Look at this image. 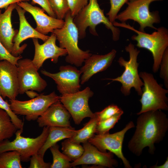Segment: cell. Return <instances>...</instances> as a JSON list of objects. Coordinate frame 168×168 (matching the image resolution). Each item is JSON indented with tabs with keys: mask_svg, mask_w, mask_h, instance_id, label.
I'll return each mask as SVG.
<instances>
[{
	"mask_svg": "<svg viewBox=\"0 0 168 168\" xmlns=\"http://www.w3.org/2000/svg\"><path fill=\"white\" fill-rule=\"evenodd\" d=\"M138 115L136 130L128 142V148L138 156L146 147H148L149 153L153 155L155 144L163 140L168 130V118L159 110L146 111Z\"/></svg>",
	"mask_w": 168,
	"mask_h": 168,
	"instance_id": "1",
	"label": "cell"
},
{
	"mask_svg": "<svg viewBox=\"0 0 168 168\" xmlns=\"http://www.w3.org/2000/svg\"><path fill=\"white\" fill-rule=\"evenodd\" d=\"M113 24L115 27L127 29L137 33V35L132 36V40L137 42L138 47L146 49L151 53L153 59L152 70L154 72H157L164 53L168 48V29L161 26L150 34L138 30L125 22L119 23L115 21Z\"/></svg>",
	"mask_w": 168,
	"mask_h": 168,
	"instance_id": "2",
	"label": "cell"
},
{
	"mask_svg": "<svg viewBox=\"0 0 168 168\" xmlns=\"http://www.w3.org/2000/svg\"><path fill=\"white\" fill-rule=\"evenodd\" d=\"M89 1L88 4L73 19V21L78 30L79 39H82L85 37L86 30L88 27L91 34L98 36L96 27L102 23L107 29L111 30L113 40L115 41L118 40L120 35V29L114 26L105 16L104 10L100 8L97 0Z\"/></svg>",
	"mask_w": 168,
	"mask_h": 168,
	"instance_id": "3",
	"label": "cell"
},
{
	"mask_svg": "<svg viewBox=\"0 0 168 168\" xmlns=\"http://www.w3.org/2000/svg\"><path fill=\"white\" fill-rule=\"evenodd\" d=\"M73 18L69 10L64 18L63 26L54 30L52 33L55 34L59 47L67 51L66 62L78 67L81 66L84 61L92 54L89 50L83 51L79 47L78 32L73 21Z\"/></svg>",
	"mask_w": 168,
	"mask_h": 168,
	"instance_id": "4",
	"label": "cell"
},
{
	"mask_svg": "<svg viewBox=\"0 0 168 168\" xmlns=\"http://www.w3.org/2000/svg\"><path fill=\"white\" fill-rule=\"evenodd\" d=\"M125 50L129 53V60L126 61L122 57H120L118 60L119 65L124 68L123 73L116 78L106 79L111 80L112 82H120L122 85L121 91L125 96L130 95L132 88H134L138 94L141 96L143 83L138 73L139 64L137 62V58L140 51L131 43L125 47Z\"/></svg>",
	"mask_w": 168,
	"mask_h": 168,
	"instance_id": "5",
	"label": "cell"
},
{
	"mask_svg": "<svg viewBox=\"0 0 168 168\" xmlns=\"http://www.w3.org/2000/svg\"><path fill=\"white\" fill-rule=\"evenodd\" d=\"M139 75L143 80V85L139 100L141 108L137 114L151 110H167L168 99L166 94L168 90L159 84L151 73L141 72Z\"/></svg>",
	"mask_w": 168,
	"mask_h": 168,
	"instance_id": "6",
	"label": "cell"
},
{
	"mask_svg": "<svg viewBox=\"0 0 168 168\" xmlns=\"http://www.w3.org/2000/svg\"><path fill=\"white\" fill-rule=\"evenodd\" d=\"M163 0H128L126 2L127 7L118 14L116 19L121 22H125L129 20H133L139 24V30L142 32H145L144 29L147 27L156 30L157 28L153 24L161 22L159 12L158 11L151 12L149 6L153 2Z\"/></svg>",
	"mask_w": 168,
	"mask_h": 168,
	"instance_id": "7",
	"label": "cell"
},
{
	"mask_svg": "<svg viewBox=\"0 0 168 168\" xmlns=\"http://www.w3.org/2000/svg\"><path fill=\"white\" fill-rule=\"evenodd\" d=\"M49 127H43L40 134L35 138L25 137L21 136L23 130L17 129L16 137L12 141L6 140L0 143V153L9 151H16L20 155L21 162L30 161L31 156L38 152L48 136Z\"/></svg>",
	"mask_w": 168,
	"mask_h": 168,
	"instance_id": "8",
	"label": "cell"
},
{
	"mask_svg": "<svg viewBox=\"0 0 168 168\" xmlns=\"http://www.w3.org/2000/svg\"><path fill=\"white\" fill-rule=\"evenodd\" d=\"M60 96L54 91L50 94H43L31 99L20 101L9 100L10 108L16 115L25 116L28 121L35 120L54 103L60 100Z\"/></svg>",
	"mask_w": 168,
	"mask_h": 168,
	"instance_id": "9",
	"label": "cell"
},
{
	"mask_svg": "<svg viewBox=\"0 0 168 168\" xmlns=\"http://www.w3.org/2000/svg\"><path fill=\"white\" fill-rule=\"evenodd\" d=\"M93 95L90 88L87 87L82 91L60 96V101L69 112L75 124H80L85 118L94 116L95 113L88 104L89 99Z\"/></svg>",
	"mask_w": 168,
	"mask_h": 168,
	"instance_id": "10",
	"label": "cell"
},
{
	"mask_svg": "<svg viewBox=\"0 0 168 168\" xmlns=\"http://www.w3.org/2000/svg\"><path fill=\"white\" fill-rule=\"evenodd\" d=\"M133 121L129 122L121 130L112 134L109 133L95 135L88 142L100 151L108 150L120 159L125 168H132L129 161L125 157L122 151L123 141L125 134L130 129L134 127Z\"/></svg>",
	"mask_w": 168,
	"mask_h": 168,
	"instance_id": "11",
	"label": "cell"
},
{
	"mask_svg": "<svg viewBox=\"0 0 168 168\" xmlns=\"http://www.w3.org/2000/svg\"><path fill=\"white\" fill-rule=\"evenodd\" d=\"M19 82V93L23 94L28 91L41 92L47 86L46 82L38 72L32 60L19 59L16 65Z\"/></svg>",
	"mask_w": 168,
	"mask_h": 168,
	"instance_id": "12",
	"label": "cell"
},
{
	"mask_svg": "<svg viewBox=\"0 0 168 168\" xmlns=\"http://www.w3.org/2000/svg\"><path fill=\"white\" fill-rule=\"evenodd\" d=\"M59 71L52 73L44 70L41 72L52 79L57 84V90L61 95L74 93L80 91V77L82 72L76 67L70 65L61 66Z\"/></svg>",
	"mask_w": 168,
	"mask_h": 168,
	"instance_id": "13",
	"label": "cell"
},
{
	"mask_svg": "<svg viewBox=\"0 0 168 168\" xmlns=\"http://www.w3.org/2000/svg\"><path fill=\"white\" fill-rule=\"evenodd\" d=\"M56 40L55 34L53 33L48 39L41 44H39L38 39L32 38L35 52L32 61L37 70L42 66L46 60L50 59L52 62L56 63L59 57L67 54V51L65 49L56 45Z\"/></svg>",
	"mask_w": 168,
	"mask_h": 168,
	"instance_id": "14",
	"label": "cell"
},
{
	"mask_svg": "<svg viewBox=\"0 0 168 168\" xmlns=\"http://www.w3.org/2000/svg\"><path fill=\"white\" fill-rule=\"evenodd\" d=\"M84 149L82 155L71 162V167L81 165L92 164L113 168L118 166V162L114 158L113 153L102 152L88 142L83 143Z\"/></svg>",
	"mask_w": 168,
	"mask_h": 168,
	"instance_id": "15",
	"label": "cell"
},
{
	"mask_svg": "<svg viewBox=\"0 0 168 168\" xmlns=\"http://www.w3.org/2000/svg\"><path fill=\"white\" fill-rule=\"evenodd\" d=\"M19 16V29L13 40V45L11 53L15 57L20 55L27 46L26 44L20 46L24 40L30 38L39 39L44 42L49 36L42 34L33 28L27 21L25 16L26 11L17 4L15 9Z\"/></svg>",
	"mask_w": 168,
	"mask_h": 168,
	"instance_id": "16",
	"label": "cell"
},
{
	"mask_svg": "<svg viewBox=\"0 0 168 168\" xmlns=\"http://www.w3.org/2000/svg\"><path fill=\"white\" fill-rule=\"evenodd\" d=\"M16 65L7 60L0 61V95L13 100L19 94Z\"/></svg>",
	"mask_w": 168,
	"mask_h": 168,
	"instance_id": "17",
	"label": "cell"
},
{
	"mask_svg": "<svg viewBox=\"0 0 168 168\" xmlns=\"http://www.w3.org/2000/svg\"><path fill=\"white\" fill-rule=\"evenodd\" d=\"M17 4L29 13L33 17L36 24L35 29L40 33L46 35L52 32L56 29L62 28L64 21L48 16L44 12L43 8L34 6L27 2H23Z\"/></svg>",
	"mask_w": 168,
	"mask_h": 168,
	"instance_id": "18",
	"label": "cell"
},
{
	"mask_svg": "<svg viewBox=\"0 0 168 168\" xmlns=\"http://www.w3.org/2000/svg\"><path fill=\"white\" fill-rule=\"evenodd\" d=\"M71 117L69 112L59 100L51 105L36 120L41 128L69 127L71 126L69 121Z\"/></svg>",
	"mask_w": 168,
	"mask_h": 168,
	"instance_id": "19",
	"label": "cell"
},
{
	"mask_svg": "<svg viewBox=\"0 0 168 168\" xmlns=\"http://www.w3.org/2000/svg\"><path fill=\"white\" fill-rule=\"evenodd\" d=\"M116 53L115 49H113L106 54H92L86 59L80 69L82 74L81 84H83L93 75L107 69L112 64Z\"/></svg>",
	"mask_w": 168,
	"mask_h": 168,
	"instance_id": "20",
	"label": "cell"
},
{
	"mask_svg": "<svg viewBox=\"0 0 168 168\" xmlns=\"http://www.w3.org/2000/svg\"><path fill=\"white\" fill-rule=\"evenodd\" d=\"M16 5V3L11 4L3 13L0 9V41L11 53L13 45V39L18 32L12 28L11 21L12 13Z\"/></svg>",
	"mask_w": 168,
	"mask_h": 168,
	"instance_id": "21",
	"label": "cell"
},
{
	"mask_svg": "<svg viewBox=\"0 0 168 168\" xmlns=\"http://www.w3.org/2000/svg\"><path fill=\"white\" fill-rule=\"evenodd\" d=\"M76 131L71 126L49 127L47 138L38 153L44 157L46 152L49 148L61 140L72 137Z\"/></svg>",
	"mask_w": 168,
	"mask_h": 168,
	"instance_id": "22",
	"label": "cell"
},
{
	"mask_svg": "<svg viewBox=\"0 0 168 168\" xmlns=\"http://www.w3.org/2000/svg\"><path fill=\"white\" fill-rule=\"evenodd\" d=\"M94 113V117L91 118L82 128L77 130L73 136L68 138L70 141L79 144L83 143L88 142L89 139L95 135L98 120Z\"/></svg>",
	"mask_w": 168,
	"mask_h": 168,
	"instance_id": "23",
	"label": "cell"
},
{
	"mask_svg": "<svg viewBox=\"0 0 168 168\" xmlns=\"http://www.w3.org/2000/svg\"><path fill=\"white\" fill-rule=\"evenodd\" d=\"M17 129L8 114L0 108V143L12 138Z\"/></svg>",
	"mask_w": 168,
	"mask_h": 168,
	"instance_id": "24",
	"label": "cell"
},
{
	"mask_svg": "<svg viewBox=\"0 0 168 168\" xmlns=\"http://www.w3.org/2000/svg\"><path fill=\"white\" fill-rule=\"evenodd\" d=\"M20 153L16 151L0 153V168H22Z\"/></svg>",
	"mask_w": 168,
	"mask_h": 168,
	"instance_id": "25",
	"label": "cell"
},
{
	"mask_svg": "<svg viewBox=\"0 0 168 168\" xmlns=\"http://www.w3.org/2000/svg\"><path fill=\"white\" fill-rule=\"evenodd\" d=\"M53 158L50 168H70L72 161L59 150V146L57 143L49 148Z\"/></svg>",
	"mask_w": 168,
	"mask_h": 168,
	"instance_id": "26",
	"label": "cell"
},
{
	"mask_svg": "<svg viewBox=\"0 0 168 168\" xmlns=\"http://www.w3.org/2000/svg\"><path fill=\"white\" fill-rule=\"evenodd\" d=\"M62 153L72 161L79 158L83 154L84 149L80 144L73 142L68 138L65 139L61 143Z\"/></svg>",
	"mask_w": 168,
	"mask_h": 168,
	"instance_id": "27",
	"label": "cell"
},
{
	"mask_svg": "<svg viewBox=\"0 0 168 168\" xmlns=\"http://www.w3.org/2000/svg\"><path fill=\"white\" fill-rule=\"evenodd\" d=\"M123 113L124 112H122L117 114L109 119L98 121L96 127V133L97 134L109 133V130L114 127Z\"/></svg>",
	"mask_w": 168,
	"mask_h": 168,
	"instance_id": "28",
	"label": "cell"
},
{
	"mask_svg": "<svg viewBox=\"0 0 168 168\" xmlns=\"http://www.w3.org/2000/svg\"><path fill=\"white\" fill-rule=\"evenodd\" d=\"M52 11L56 18H64L67 13L70 10L67 0H48Z\"/></svg>",
	"mask_w": 168,
	"mask_h": 168,
	"instance_id": "29",
	"label": "cell"
},
{
	"mask_svg": "<svg viewBox=\"0 0 168 168\" xmlns=\"http://www.w3.org/2000/svg\"><path fill=\"white\" fill-rule=\"evenodd\" d=\"M0 108L7 112L10 116L12 123L18 129L23 130L24 122L13 112L10 108V104L7 101L5 100L0 95Z\"/></svg>",
	"mask_w": 168,
	"mask_h": 168,
	"instance_id": "30",
	"label": "cell"
},
{
	"mask_svg": "<svg viewBox=\"0 0 168 168\" xmlns=\"http://www.w3.org/2000/svg\"><path fill=\"white\" fill-rule=\"evenodd\" d=\"M122 112H124V111L121 108L116 105L111 104L102 111L95 113L99 121L107 119L117 114Z\"/></svg>",
	"mask_w": 168,
	"mask_h": 168,
	"instance_id": "31",
	"label": "cell"
},
{
	"mask_svg": "<svg viewBox=\"0 0 168 168\" xmlns=\"http://www.w3.org/2000/svg\"><path fill=\"white\" fill-rule=\"evenodd\" d=\"M128 0H110V7L109 12L106 14L108 19L112 23L114 22L116 17L119 11L123 6Z\"/></svg>",
	"mask_w": 168,
	"mask_h": 168,
	"instance_id": "32",
	"label": "cell"
},
{
	"mask_svg": "<svg viewBox=\"0 0 168 168\" xmlns=\"http://www.w3.org/2000/svg\"><path fill=\"white\" fill-rule=\"evenodd\" d=\"M160 77L164 80L166 88H168V48L165 51L160 63Z\"/></svg>",
	"mask_w": 168,
	"mask_h": 168,
	"instance_id": "33",
	"label": "cell"
},
{
	"mask_svg": "<svg viewBox=\"0 0 168 168\" xmlns=\"http://www.w3.org/2000/svg\"><path fill=\"white\" fill-rule=\"evenodd\" d=\"M72 16L74 17L88 3L89 0H67Z\"/></svg>",
	"mask_w": 168,
	"mask_h": 168,
	"instance_id": "34",
	"label": "cell"
},
{
	"mask_svg": "<svg viewBox=\"0 0 168 168\" xmlns=\"http://www.w3.org/2000/svg\"><path fill=\"white\" fill-rule=\"evenodd\" d=\"M29 168H50L51 164L45 162L44 157L38 153L32 155L30 158Z\"/></svg>",
	"mask_w": 168,
	"mask_h": 168,
	"instance_id": "35",
	"label": "cell"
},
{
	"mask_svg": "<svg viewBox=\"0 0 168 168\" xmlns=\"http://www.w3.org/2000/svg\"><path fill=\"white\" fill-rule=\"evenodd\" d=\"M22 58L20 55L15 57L8 51L0 41V61L7 60L16 65L18 61Z\"/></svg>",
	"mask_w": 168,
	"mask_h": 168,
	"instance_id": "36",
	"label": "cell"
},
{
	"mask_svg": "<svg viewBox=\"0 0 168 168\" xmlns=\"http://www.w3.org/2000/svg\"><path fill=\"white\" fill-rule=\"evenodd\" d=\"M31 0L34 4H38L48 14L49 16L56 18L55 14L50 7L48 0Z\"/></svg>",
	"mask_w": 168,
	"mask_h": 168,
	"instance_id": "37",
	"label": "cell"
},
{
	"mask_svg": "<svg viewBox=\"0 0 168 168\" xmlns=\"http://www.w3.org/2000/svg\"><path fill=\"white\" fill-rule=\"evenodd\" d=\"M30 0H0V9L7 8L11 4L23 2H28Z\"/></svg>",
	"mask_w": 168,
	"mask_h": 168,
	"instance_id": "38",
	"label": "cell"
},
{
	"mask_svg": "<svg viewBox=\"0 0 168 168\" xmlns=\"http://www.w3.org/2000/svg\"><path fill=\"white\" fill-rule=\"evenodd\" d=\"M151 168H168V157H167L165 163L160 166L157 165L156 164L151 166Z\"/></svg>",
	"mask_w": 168,
	"mask_h": 168,
	"instance_id": "39",
	"label": "cell"
},
{
	"mask_svg": "<svg viewBox=\"0 0 168 168\" xmlns=\"http://www.w3.org/2000/svg\"><path fill=\"white\" fill-rule=\"evenodd\" d=\"M25 93L29 97L31 98H35L39 95L36 92L30 90L27 91Z\"/></svg>",
	"mask_w": 168,
	"mask_h": 168,
	"instance_id": "40",
	"label": "cell"
}]
</instances>
